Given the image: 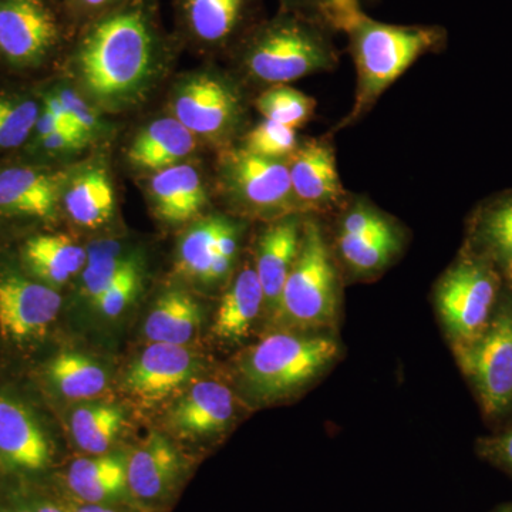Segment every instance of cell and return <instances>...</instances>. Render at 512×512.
<instances>
[{
    "instance_id": "cell-1",
    "label": "cell",
    "mask_w": 512,
    "mask_h": 512,
    "mask_svg": "<svg viewBox=\"0 0 512 512\" xmlns=\"http://www.w3.org/2000/svg\"><path fill=\"white\" fill-rule=\"evenodd\" d=\"M160 45L146 0H127L87 25L74 63L92 96L116 103L134 96L146 84L156 67Z\"/></svg>"
},
{
    "instance_id": "cell-2",
    "label": "cell",
    "mask_w": 512,
    "mask_h": 512,
    "mask_svg": "<svg viewBox=\"0 0 512 512\" xmlns=\"http://www.w3.org/2000/svg\"><path fill=\"white\" fill-rule=\"evenodd\" d=\"M332 30L348 35L356 66L355 104L340 128L355 123L375 106L380 96L421 56L436 52L446 43L439 26L390 25L367 16L360 0H346L336 9Z\"/></svg>"
},
{
    "instance_id": "cell-3",
    "label": "cell",
    "mask_w": 512,
    "mask_h": 512,
    "mask_svg": "<svg viewBox=\"0 0 512 512\" xmlns=\"http://www.w3.org/2000/svg\"><path fill=\"white\" fill-rule=\"evenodd\" d=\"M342 356L330 332L271 333L242 352L237 376L242 392L256 404H271L306 392L328 375Z\"/></svg>"
},
{
    "instance_id": "cell-4",
    "label": "cell",
    "mask_w": 512,
    "mask_h": 512,
    "mask_svg": "<svg viewBox=\"0 0 512 512\" xmlns=\"http://www.w3.org/2000/svg\"><path fill=\"white\" fill-rule=\"evenodd\" d=\"M329 30L318 19L288 10L249 32L242 63L252 77L271 86L329 72L338 64Z\"/></svg>"
},
{
    "instance_id": "cell-5",
    "label": "cell",
    "mask_w": 512,
    "mask_h": 512,
    "mask_svg": "<svg viewBox=\"0 0 512 512\" xmlns=\"http://www.w3.org/2000/svg\"><path fill=\"white\" fill-rule=\"evenodd\" d=\"M340 282L322 225L303 221L301 247L274 318L286 330L333 333L339 322Z\"/></svg>"
},
{
    "instance_id": "cell-6",
    "label": "cell",
    "mask_w": 512,
    "mask_h": 512,
    "mask_svg": "<svg viewBox=\"0 0 512 512\" xmlns=\"http://www.w3.org/2000/svg\"><path fill=\"white\" fill-rule=\"evenodd\" d=\"M503 289V278L494 266L463 245L434 288L437 318L451 350L483 332Z\"/></svg>"
},
{
    "instance_id": "cell-7",
    "label": "cell",
    "mask_w": 512,
    "mask_h": 512,
    "mask_svg": "<svg viewBox=\"0 0 512 512\" xmlns=\"http://www.w3.org/2000/svg\"><path fill=\"white\" fill-rule=\"evenodd\" d=\"M484 419H512V286L504 285L488 325L476 339L451 350Z\"/></svg>"
},
{
    "instance_id": "cell-8",
    "label": "cell",
    "mask_w": 512,
    "mask_h": 512,
    "mask_svg": "<svg viewBox=\"0 0 512 512\" xmlns=\"http://www.w3.org/2000/svg\"><path fill=\"white\" fill-rule=\"evenodd\" d=\"M403 245L402 228L372 202L357 198L343 208L336 227L335 249L353 278L382 274L396 261Z\"/></svg>"
},
{
    "instance_id": "cell-9",
    "label": "cell",
    "mask_w": 512,
    "mask_h": 512,
    "mask_svg": "<svg viewBox=\"0 0 512 512\" xmlns=\"http://www.w3.org/2000/svg\"><path fill=\"white\" fill-rule=\"evenodd\" d=\"M222 177L231 197L258 215L305 214L293 194L288 160L249 153L244 148L225 154Z\"/></svg>"
},
{
    "instance_id": "cell-10",
    "label": "cell",
    "mask_w": 512,
    "mask_h": 512,
    "mask_svg": "<svg viewBox=\"0 0 512 512\" xmlns=\"http://www.w3.org/2000/svg\"><path fill=\"white\" fill-rule=\"evenodd\" d=\"M60 37L59 16L47 0H0V56L12 66L42 63Z\"/></svg>"
},
{
    "instance_id": "cell-11",
    "label": "cell",
    "mask_w": 512,
    "mask_h": 512,
    "mask_svg": "<svg viewBox=\"0 0 512 512\" xmlns=\"http://www.w3.org/2000/svg\"><path fill=\"white\" fill-rule=\"evenodd\" d=\"M174 114L195 136L222 137L238 123L241 97L215 74H195L175 93Z\"/></svg>"
},
{
    "instance_id": "cell-12",
    "label": "cell",
    "mask_w": 512,
    "mask_h": 512,
    "mask_svg": "<svg viewBox=\"0 0 512 512\" xmlns=\"http://www.w3.org/2000/svg\"><path fill=\"white\" fill-rule=\"evenodd\" d=\"M62 298L52 286L25 276H0V333L6 339L39 338L55 322Z\"/></svg>"
},
{
    "instance_id": "cell-13",
    "label": "cell",
    "mask_w": 512,
    "mask_h": 512,
    "mask_svg": "<svg viewBox=\"0 0 512 512\" xmlns=\"http://www.w3.org/2000/svg\"><path fill=\"white\" fill-rule=\"evenodd\" d=\"M184 463L177 448L161 434H151L127 461L131 500L143 507H158L170 500L181 480Z\"/></svg>"
},
{
    "instance_id": "cell-14",
    "label": "cell",
    "mask_w": 512,
    "mask_h": 512,
    "mask_svg": "<svg viewBox=\"0 0 512 512\" xmlns=\"http://www.w3.org/2000/svg\"><path fill=\"white\" fill-rule=\"evenodd\" d=\"M197 366L185 346L153 343L128 369L124 387L137 402L156 404L184 386Z\"/></svg>"
},
{
    "instance_id": "cell-15",
    "label": "cell",
    "mask_w": 512,
    "mask_h": 512,
    "mask_svg": "<svg viewBox=\"0 0 512 512\" xmlns=\"http://www.w3.org/2000/svg\"><path fill=\"white\" fill-rule=\"evenodd\" d=\"M293 194L303 212L329 211L345 197L333 147L326 140H309L288 158Z\"/></svg>"
},
{
    "instance_id": "cell-16",
    "label": "cell",
    "mask_w": 512,
    "mask_h": 512,
    "mask_svg": "<svg viewBox=\"0 0 512 512\" xmlns=\"http://www.w3.org/2000/svg\"><path fill=\"white\" fill-rule=\"evenodd\" d=\"M66 183V173H49L25 165L5 168L0 171V212L55 220Z\"/></svg>"
},
{
    "instance_id": "cell-17",
    "label": "cell",
    "mask_w": 512,
    "mask_h": 512,
    "mask_svg": "<svg viewBox=\"0 0 512 512\" xmlns=\"http://www.w3.org/2000/svg\"><path fill=\"white\" fill-rule=\"evenodd\" d=\"M299 215H288L269 225L256 245L255 271L264 291L265 309L269 315L275 316L286 279L298 258L303 229Z\"/></svg>"
},
{
    "instance_id": "cell-18",
    "label": "cell",
    "mask_w": 512,
    "mask_h": 512,
    "mask_svg": "<svg viewBox=\"0 0 512 512\" xmlns=\"http://www.w3.org/2000/svg\"><path fill=\"white\" fill-rule=\"evenodd\" d=\"M464 247L483 256L512 286V191L477 205L467 221Z\"/></svg>"
},
{
    "instance_id": "cell-19",
    "label": "cell",
    "mask_w": 512,
    "mask_h": 512,
    "mask_svg": "<svg viewBox=\"0 0 512 512\" xmlns=\"http://www.w3.org/2000/svg\"><path fill=\"white\" fill-rule=\"evenodd\" d=\"M235 416V397L227 384L201 380L192 384L171 412L170 423L187 437L224 433Z\"/></svg>"
},
{
    "instance_id": "cell-20",
    "label": "cell",
    "mask_w": 512,
    "mask_h": 512,
    "mask_svg": "<svg viewBox=\"0 0 512 512\" xmlns=\"http://www.w3.org/2000/svg\"><path fill=\"white\" fill-rule=\"evenodd\" d=\"M0 457L18 470H45L50 447L42 427L23 404L0 396Z\"/></svg>"
},
{
    "instance_id": "cell-21",
    "label": "cell",
    "mask_w": 512,
    "mask_h": 512,
    "mask_svg": "<svg viewBox=\"0 0 512 512\" xmlns=\"http://www.w3.org/2000/svg\"><path fill=\"white\" fill-rule=\"evenodd\" d=\"M256 0H178L188 35L208 47L231 43L247 26Z\"/></svg>"
},
{
    "instance_id": "cell-22",
    "label": "cell",
    "mask_w": 512,
    "mask_h": 512,
    "mask_svg": "<svg viewBox=\"0 0 512 512\" xmlns=\"http://www.w3.org/2000/svg\"><path fill=\"white\" fill-rule=\"evenodd\" d=\"M127 461L128 457L121 453L73 461L66 473V484L74 500L107 505L131 501Z\"/></svg>"
},
{
    "instance_id": "cell-23",
    "label": "cell",
    "mask_w": 512,
    "mask_h": 512,
    "mask_svg": "<svg viewBox=\"0 0 512 512\" xmlns=\"http://www.w3.org/2000/svg\"><path fill=\"white\" fill-rule=\"evenodd\" d=\"M150 198L158 218L165 222L190 221L207 205V191L197 168L177 164L151 178Z\"/></svg>"
},
{
    "instance_id": "cell-24",
    "label": "cell",
    "mask_w": 512,
    "mask_h": 512,
    "mask_svg": "<svg viewBox=\"0 0 512 512\" xmlns=\"http://www.w3.org/2000/svg\"><path fill=\"white\" fill-rule=\"evenodd\" d=\"M197 147V137L175 117L154 120L134 138L127 158L141 170L158 171L181 164Z\"/></svg>"
},
{
    "instance_id": "cell-25",
    "label": "cell",
    "mask_w": 512,
    "mask_h": 512,
    "mask_svg": "<svg viewBox=\"0 0 512 512\" xmlns=\"http://www.w3.org/2000/svg\"><path fill=\"white\" fill-rule=\"evenodd\" d=\"M264 308L265 295L255 266H245L222 296L212 333L224 342H241L251 333Z\"/></svg>"
},
{
    "instance_id": "cell-26",
    "label": "cell",
    "mask_w": 512,
    "mask_h": 512,
    "mask_svg": "<svg viewBox=\"0 0 512 512\" xmlns=\"http://www.w3.org/2000/svg\"><path fill=\"white\" fill-rule=\"evenodd\" d=\"M22 258L30 274L52 288L69 282L87 264V252L64 234H42L28 239Z\"/></svg>"
},
{
    "instance_id": "cell-27",
    "label": "cell",
    "mask_w": 512,
    "mask_h": 512,
    "mask_svg": "<svg viewBox=\"0 0 512 512\" xmlns=\"http://www.w3.org/2000/svg\"><path fill=\"white\" fill-rule=\"evenodd\" d=\"M67 214L77 225L99 228L111 220L116 195L109 174L101 167H92L74 177L63 191Z\"/></svg>"
},
{
    "instance_id": "cell-28",
    "label": "cell",
    "mask_w": 512,
    "mask_h": 512,
    "mask_svg": "<svg viewBox=\"0 0 512 512\" xmlns=\"http://www.w3.org/2000/svg\"><path fill=\"white\" fill-rule=\"evenodd\" d=\"M201 323L200 303L183 291L164 293L147 316L144 333L151 342L185 346Z\"/></svg>"
},
{
    "instance_id": "cell-29",
    "label": "cell",
    "mask_w": 512,
    "mask_h": 512,
    "mask_svg": "<svg viewBox=\"0 0 512 512\" xmlns=\"http://www.w3.org/2000/svg\"><path fill=\"white\" fill-rule=\"evenodd\" d=\"M126 423L120 407L113 404H86L72 414V434L77 446L86 453L106 454Z\"/></svg>"
},
{
    "instance_id": "cell-30",
    "label": "cell",
    "mask_w": 512,
    "mask_h": 512,
    "mask_svg": "<svg viewBox=\"0 0 512 512\" xmlns=\"http://www.w3.org/2000/svg\"><path fill=\"white\" fill-rule=\"evenodd\" d=\"M57 390L69 399H90L104 392L107 373L96 360L76 352L57 355L47 367Z\"/></svg>"
},
{
    "instance_id": "cell-31",
    "label": "cell",
    "mask_w": 512,
    "mask_h": 512,
    "mask_svg": "<svg viewBox=\"0 0 512 512\" xmlns=\"http://www.w3.org/2000/svg\"><path fill=\"white\" fill-rule=\"evenodd\" d=\"M227 218H205L185 232L178 247L177 272L187 278L205 282L215 256L218 255V238Z\"/></svg>"
},
{
    "instance_id": "cell-32",
    "label": "cell",
    "mask_w": 512,
    "mask_h": 512,
    "mask_svg": "<svg viewBox=\"0 0 512 512\" xmlns=\"http://www.w3.org/2000/svg\"><path fill=\"white\" fill-rule=\"evenodd\" d=\"M136 259L134 255H121L120 248L113 242L92 245L83 271L84 295L90 302H96Z\"/></svg>"
},
{
    "instance_id": "cell-33",
    "label": "cell",
    "mask_w": 512,
    "mask_h": 512,
    "mask_svg": "<svg viewBox=\"0 0 512 512\" xmlns=\"http://www.w3.org/2000/svg\"><path fill=\"white\" fill-rule=\"evenodd\" d=\"M255 106L264 119L298 128L312 119L316 100L288 84H276L259 94Z\"/></svg>"
},
{
    "instance_id": "cell-34",
    "label": "cell",
    "mask_w": 512,
    "mask_h": 512,
    "mask_svg": "<svg viewBox=\"0 0 512 512\" xmlns=\"http://www.w3.org/2000/svg\"><path fill=\"white\" fill-rule=\"evenodd\" d=\"M39 107L30 99L0 97V148L22 146L35 131Z\"/></svg>"
},
{
    "instance_id": "cell-35",
    "label": "cell",
    "mask_w": 512,
    "mask_h": 512,
    "mask_svg": "<svg viewBox=\"0 0 512 512\" xmlns=\"http://www.w3.org/2000/svg\"><path fill=\"white\" fill-rule=\"evenodd\" d=\"M299 146L296 128L264 119L249 131L242 148L256 156L288 160Z\"/></svg>"
},
{
    "instance_id": "cell-36",
    "label": "cell",
    "mask_w": 512,
    "mask_h": 512,
    "mask_svg": "<svg viewBox=\"0 0 512 512\" xmlns=\"http://www.w3.org/2000/svg\"><path fill=\"white\" fill-rule=\"evenodd\" d=\"M140 288L141 266L136 259L128 266L127 271L93 303L94 308L107 318H117L134 301Z\"/></svg>"
},
{
    "instance_id": "cell-37",
    "label": "cell",
    "mask_w": 512,
    "mask_h": 512,
    "mask_svg": "<svg viewBox=\"0 0 512 512\" xmlns=\"http://www.w3.org/2000/svg\"><path fill=\"white\" fill-rule=\"evenodd\" d=\"M476 453L485 463L512 478V424L491 436L480 437Z\"/></svg>"
},
{
    "instance_id": "cell-38",
    "label": "cell",
    "mask_w": 512,
    "mask_h": 512,
    "mask_svg": "<svg viewBox=\"0 0 512 512\" xmlns=\"http://www.w3.org/2000/svg\"><path fill=\"white\" fill-rule=\"evenodd\" d=\"M56 94L59 96V99L62 100L66 110L69 111L74 124H76L87 137H92L94 131L99 128V119H97L96 111H94L79 94L69 89V87H63V89H60Z\"/></svg>"
},
{
    "instance_id": "cell-39",
    "label": "cell",
    "mask_w": 512,
    "mask_h": 512,
    "mask_svg": "<svg viewBox=\"0 0 512 512\" xmlns=\"http://www.w3.org/2000/svg\"><path fill=\"white\" fill-rule=\"evenodd\" d=\"M90 138L84 136L80 131L69 130V128H62L50 136L37 138V143L43 151L47 153H67V151L79 150L86 146Z\"/></svg>"
},
{
    "instance_id": "cell-40",
    "label": "cell",
    "mask_w": 512,
    "mask_h": 512,
    "mask_svg": "<svg viewBox=\"0 0 512 512\" xmlns=\"http://www.w3.org/2000/svg\"><path fill=\"white\" fill-rule=\"evenodd\" d=\"M126 2L127 0H66V9L74 19L87 20L90 23Z\"/></svg>"
},
{
    "instance_id": "cell-41",
    "label": "cell",
    "mask_w": 512,
    "mask_h": 512,
    "mask_svg": "<svg viewBox=\"0 0 512 512\" xmlns=\"http://www.w3.org/2000/svg\"><path fill=\"white\" fill-rule=\"evenodd\" d=\"M286 3H288V10L311 16L328 26V16L333 0H286Z\"/></svg>"
},
{
    "instance_id": "cell-42",
    "label": "cell",
    "mask_w": 512,
    "mask_h": 512,
    "mask_svg": "<svg viewBox=\"0 0 512 512\" xmlns=\"http://www.w3.org/2000/svg\"><path fill=\"white\" fill-rule=\"evenodd\" d=\"M62 128L64 127L59 123V120L53 114H50L49 111L45 110L37 117L35 133L37 138H42L50 136V134L56 133V131L62 130Z\"/></svg>"
},
{
    "instance_id": "cell-43",
    "label": "cell",
    "mask_w": 512,
    "mask_h": 512,
    "mask_svg": "<svg viewBox=\"0 0 512 512\" xmlns=\"http://www.w3.org/2000/svg\"><path fill=\"white\" fill-rule=\"evenodd\" d=\"M66 508L69 512H120L107 504L82 503V501L77 500L70 505H66Z\"/></svg>"
},
{
    "instance_id": "cell-44",
    "label": "cell",
    "mask_w": 512,
    "mask_h": 512,
    "mask_svg": "<svg viewBox=\"0 0 512 512\" xmlns=\"http://www.w3.org/2000/svg\"><path fill=\"white\" fill-rule=\"evenodd\" d=\"M0 512H35L29 507L28 503L3 505Z\"/></svg>"
},
{
    "instance_id": "cell-45",
    "label": "cell",
    "mask_w": 512,
    "mask_h": 512,
    "mask_svg": "<svg viewBox=\"0 0 512 512\" xmlns=\"http://www.w3.org/2000/svg\"><path fill=\"white\" fill-rule=\"evenodd\" d=\"M491 512H512V501H510V503L497 505Z\"/></svg>"
}]
</instances>
